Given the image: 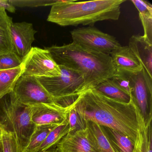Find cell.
Instances as JSON below:
<instances>
[{"label":"cell","mask_w":152,"mask_h":152,"mask_svg":"<svg viewBox=\"0 0 152 152\" xmlns=\"http://www.w3.org/2000/svg\"><path fill=\"white\" fill-rule=\"evenodd\" d=\"M116 73L129 81L131 96L145 121H152V77L142 66L135 71L117 70Z\"/></svg>","instance_id":"8992f818"},{"label":"cell","mask_w":152,"mask_h":152,"mask_svg":"<svg viewBox=\"0 0 152 152\" xmlns=\"http://www.w3.org/2000/svg\"><path fill=\"white\" fill-rule=\"evenodd\" d=\"M23 75L35 77H53L61 75L59 66L46 49L32 48L23 60Z\"/></svg>","instance_id":"ba28073f"},{"label":"cell","mask_w":152,"mask_h":152,"mask_svg":"<svg viewBox=\"0 0 152 152\" xmlns=\"http://www.w3.org/2000/svg\"><path fill=\"white\" fill-rule=\"evenodd\" d=\"M59 124L36 126L24 152H35L43 143L50 132Z\"/></svg>","instance_id":"7402d4cb"},{"label":"cell","mask_w":152,"mask_h":152,"mask_svg":"<svg viewBox=\"0 0 152 152\" xmlns=\"http://www.w3.org/2000/svg\"><path fill=\"white\" fill-rule=\"evenodd\" d=\"M55 62L80 73L85 82L86 90L92 88L116 74L110 55L91 51L73 42L63 46L47 47Z\"/></svg>","instance_id":"7a4b0ae2"},{"label":"cell","mask_w":152,"mask_h":152,"mask_svg":"<svg viewBox=\"0 0 152 152\" xmlns=\"http://www.w3.org/2000/svg\"><path fill=\"white\" fill-rule=\"evenodd\" d=\"M23 60L14 51L0 55V71L9 70L22 65Z\"/></svg>","instance_id":"cb8c5ba5"},{"label":"cell","mask_w":152,"mask_h":152,"mask_svg":"<svg viewBox=\"0 0 152 152\" xmlns=\"http://www.w3.org/2000/svg\"><path fill=\"white\" fill-rule=\"evenodd\" d=\"M139 15L144 29L143 36L152 42V11L140 12Z\"/></svg>","instance_id":"4316f807"},{"label":"cell","mask_w":152,"mask_h":152,"mask_svg":"<svg viewBox=\"0 0 152 152\" xmlns=\"http://www.w3.org/2000/svg\"><path fill=\"white\" fill-rule=\"evenodd\" d=\"M18 102L26 106L40 104H56L35 76L22 75L17 82L13 91Z\"/></svg>","instance_id":"9c48e42d"},{"label":"cell","mask_w":152,"mask_h":152,"mask_svg":"<svg viewBox=\"0 0 152 152\" xmlns=\"http://www.w3.org/2000/svg\"><path fill=\"white\" fill-rule=\"evenodd\" d=\"M37 31L27 22L12 23L10 29L13 51L23 59L31 49Z\"/></svg>","instance_id":"30bf717a"},{"label":"cell","mask_w":152,"mask_h":152,"mask_svg":"<svg viewBox=\"0 0 152 152\" xmlns=\"http://www.w3.org/2000/svg\"><path fill=\"white\" fill-rule=\"evenodd\" d=\"M132 152H152V121L145 122L140 112L139 129Z\"/></svg>","instance_id":"9a60e30c"},{"label":"cell","mask_w":152,"mask_h":152,"mask_svg":"<svg viewBox=\"0 0 152 152\" xmlns=\"http://www.w3.org/2000/svg\"><path fill=\"white\" fill-rule=\"evenodd\" d=\"M71 34L74 43L97 53L110 55L121 46L113 36L91 26L75 29Z\"/></svg>","instance_id":"52a82bcc"},{"label":"cell","mask_w":152,"mask_h":152,"mask_svg":"<svg viewBox=\"0 0 152 152\" xmlns=\"http://www.w3.org/2000/svg\"><path fill=\"white\" fill-rule=\"evenodd\" d=\"M0 152H2V146H1V142H0Z\"/></svg>","instance_id":"4dcf8cb0"},{"label":"cell","mask_w":152,"mask_h":152,"mask_svg":"<svg viewBox=\"0 0 152 152\" xmlns=\"http://www.w3.org/2000/svg\"><path fill=\"white\" fill-rule=\"evenodd\" d=\"M1 128H0V142H1Z\"/></svg>","instance_id":"1f68e13d"},{"label":"cell","mask_w":152,"mask_h":152,"mask_svg":"<svg viewBox=\"0 0 152 152\" xmlns=\"http://www.w3.org/2000/svg\"></svg>","instance_id":"d6a6232c"},{"label":"cell","mask_w":152,"mask_h":152,"mask_svg":"<svg viewBox=\"0 0 152 152\" xmlns=\"http://www.w3.org/2000/svg\"><path fill=\"white\" fill-rule=\"evenodd\" d=\"M102 127L114 152H132L134 144L128 137L111 128Z\"/></svg>","instance_id":"e0dca14e"},{"label":"cell","mask_w":152,"mask_h":152,"mask_svg":"<svg viewBox=\"0 0 152 152\" xmlns=\"http://www.w3.org/2000/svg\"><path fill=\"white\" fill-rule=\"evenodd\" d=\"M0 9H3L11 13H15L16 9L11 5L9 0H0Z\"/></svg>","instance_id":"f1b7e54d"},{"label":"cell","mask_w":152,"mask_h":152,"mask_svg":"<svg viewBox=\"0 0 152 152\" xmlns=\"http://www.w3.org/2000/svg\"><path fill=\"white\" fill-rule=\"evenodd\" d=\"M128 46L152 77V42L144 36L133 35L130 39Z\"/></svg>","instance_id":"4fadbf2b"},{"label":"cell","mask_w":152,"mask_h":152,"mask_svg":"<svg viewBox=\"0 0 152 152\" xmlns=\"http://www.w3.org/2000/svg\"><path fill=\"white\" fill-rule=\"evenodd\" d=\"M23 71V65L13 69L0 71V100L13 92Z\"/></svg>","instance_id":"d6986e66"},{"label":"cell","mask_w":152,"mask_h":152,"mask_svg":"<svg viewBox=\"0 0 152 152\" xmlns=\"http://www.w3.org/2000/svg\"><path fill=\"white\" fill-rule=\"evenodd\" d=\"M13 23L6 10L0 9V55L13 51L10 34Z\"/></svg>","instance_id":"ac0fdd59"},{"label":"cell","mask_w":152,"mask_h":152,"mask_svg":"<svg viewBox=\"0 0 152 152\" xmlns=\"http://www.w3.org/2000/svg\"><path fill=\"white\" fill-rule=\"evenodd\" d=\"M1 142L2 152H23L14 133L4 129L1 124Z\"/></svg>","instance_id":"603a6c76"},{"label":"cell","mask_w":152,"mask_h":152,"mask_svg":"<svg viewBox=\"0 0 152 152\" xmlns=\"http://www.w3.org/2000/svg\"><path fill=\"white\" fill-rule=\"evenodd\" d=\"M110 56L116 71H135L142 67L139 60L129 46H121L113 51Z\"/></svg>","instance_id":"5bb4252c"},{"label":"cell","mask_w":152,"mask_h":152,"mask_svg":"<svg viewBox=\"0 0 152 152\" xmlns=\"http://www.w3.org/2000/svg\"><path fill=\"white\" fill-rule=\"evenodd\" d=\"M56 147L58 152H97L86 128L67 133Z\"/></svg>","instance_id":"7c38bea8"},{"label":"cell","mask_w":152,"mask_h":152,"mask_svg":"<svg viewBox=\"0 0 152 152\" xmlns=\"http://www.w3.org/2000/svg\"><path fill=\"white\" fill-rule=\"evenodd\" d=\"M32 107V121L36 126L60 124L68 117L70 106L64 107L56 104H40Z\"/></svg>","instance_id":"8fae6325"},{"label":"cell","mask_w":152,"mask_h":152,"mask_svg":"<svg viewBox=\"0 0 152 152\" xmlns=\"http://www.w3.org/2000/svg\"><path fill=\"white\" fill-rule=\"evenodd\" d=\"M58 152L57 148L56 147H53L51 148L46 151H42V152Z\"/></svg>","instance_id":"f546056e"},{"label":"cell","mask_w":152,"mask_h":152,"mask_svg":"<svg viewBox=\"0 0 152 152\" xmlns=\"http://www.w3.org/2000/svg\"><path fill=\"white\" fill-rule=\"evenodd\" d=\"M125 0L64 1L51 6L47 20L62 26H92L105 20H118Z\"/></svg>","instance_id":"3957f363"},{"label":"cell","mask_w":152,"mask_h":152,"mask_svg":"<svg viewBox=\"0 0 152 152\" xmlns=\"http://www.w3.org/2000/svg\"><path fill=\"white\" fill-rule=\"evenodd\" d=\"M0 124L14 133L22 152L28 145L36 125L31 120V106L18 101L13 92L0 100Z\"/></svg>","instance_id":"277c9868"},{"label":"cell","mask_w":152,"mask_h":152,"mask_svg":"<svg viewBox=\"0 0 152 152\" xmlns=\"http://www.w3.org/2000/svg\"><path fill=\"white\" fill-rule=\"evenodd\" d=\"M96 91L112 99L123 103H129L131 100V96L120 89L112 79H107L94 87Z\"/></svg>","instance_id":"ffe728a7"},{"label":"cell","mask_w":152,"mask_h":152,"mask_svg":"<svg viewBox=\"0 0 152 152\" xmlns=\"http://www.w3.org/2000/svg\"><path fill=\"white\" fill-rule=\"evenodd\" d=\"M73 105L83 121H91L119 131L135 144L140 111L132 98L129 103H123L89 88L83 91Z\"/></svg>","instance_id":"6da1fadb"},{"label":"cell","mask_w":152,"mask_h":152,"mask_svg":"<svg viewBox=\"0 0 152 152\" xmlns=\"http://www.w3.org/2000/svg\"><path fill=\"white\" fill-rule=\"evenodd\" d=\"M88 136L97 152H114L102 126L91 121H84Z\"/></svg>","instance_id":"2e32d148"},{"label":"cell","mask_w":152,"mask_h":152,"mask_svg":"<svg viewBox=\"0 0 152 152\" xmlns=\"http://www.w3.org/2000/svg\"><path fill=\"white\" fill-rule=\"evenodd\" d=\"M61 0H36V1H23V0H9L10 3L14 7H37L52 6L61 2Z\"/></svg>","instance_id":"d4e9b609"},{"label":"cell","mask_w":152,"mask_h":152,"mask_svg":"<svg viewBox=\"0 0 152 152\" xmlns=\"http://www.w3.org/2000/svg\"><path fill=\"white\" fill-rule=\"evenodd\" d=\"M58 66L61 69L60 75L53 77H36L56 104L68 107L86 90L85 80L79 72L64 66Z\"/></svg>","instance_id":"5b68a950"},{"label":"cell","mask_w":152,"mask_h":152,"mask_svg":"<svg viewBox=\"0 0 152 152\" xmlns=\"http://www.w3.org/2000/svg\"><path fill=\"white\" fill-rule=\"evenodd\" d=\"M68 122L69 124V132L84 129L86 128L85 122L82 120L73 104L70 106V110L68 113Z\"/></svg>","instance_id":"484cf974"},{"label":"cell","mask_w":152,"mask_h":152,"mask_svg":"<svg viewBox=\"0 0 152 152\" xmlns=\"http://www.w3.org/2000/svg\"><path fill=\"white\" fill-rule=\"evenodd\" d=\"M69 129L67 117L64 121L58 125L50 132L44 142L35 152L46 151L53 147H56L59 141L68 133Z\"/></svg>","instance_id":"44dd1931"},{"label":"cell","mask_w":152,"mask_h":152,"mask_svg":"<svg viewBox=\"0 0 152 152\" xmlns=\"http://www.w3.org/2000/svg\"><path fill=\"white\" fill-rule=\"evenodd\" d=\"M111 79L122 90L131 95V88L130 86L128 80L117 73Z\"/></svg>","instance_id":"83f0119b"}]
</instances>
